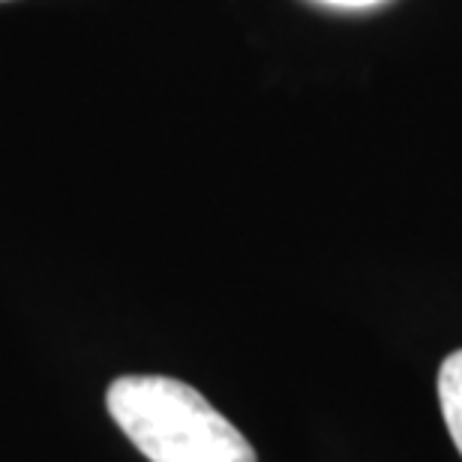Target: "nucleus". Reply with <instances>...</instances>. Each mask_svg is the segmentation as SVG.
<instances>
[{
	"label": "nucleus",
	"instance_id": "2",
	"mask_svg": "<svg viewBox=\"0 0 462 462\" xmlns=\"http://www.w3.org/2000/svg\"><path fill=\"white\" fill-rule=\"evenodd\" d=\"M439 402L450 439L462 454V348L445 357L439 369Z\"/></svg>",
	"mask_w": 462,
	"mask_h": 462
},
{
	"label": "nucleus",
	"instance_id": "1",
	"mask_svg": "<svg viewBox=\"0 0 462 462\" xmlns=\"http://www.w3.org/2000/svg\"><path fill=\"white\" fill-rule=\"evenodd\" d=\"M106 405L151 462H255L253 445L196 387L169 375H124Z\"/></svg>",
	"mask_w": 462,
	"mask_h": 462
},
{
	"label": "nucleus",
	"instance_id": "3",
	"mask_svg": "<svg viewBox=\"0 0 462 462\" xmlns=\"http://www.w3.org/2000/svg\"><path fill=\"white\" fill-rule=\"evenodd\" d=\"M321 4H330V6H346V9H364V6H375L382 0H321Z\"/></svg>",
	"mask_w": 462,
	"mask_h": 462
}]
</instances>
